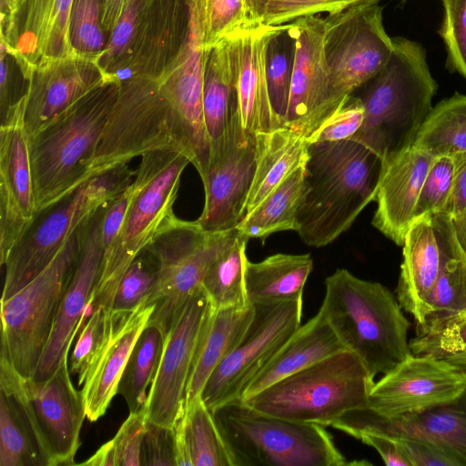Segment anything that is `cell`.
Listing matches in <instances>:
<instances>
[{
    "label": "cell",
    "instance_id": "1",
    "mask_svg": "<svg viewBox=\"0 0 466 466\" xmlns=\"http://www.w3.org/2000/svg\"><path fill=\"white\" fill-rule=\"evenodd\" d=\"M384 162L363 144L344 139L309 146L297 231L315 248L333 242L375 201Z\"/></svg>",
    "mask_w": 466,
    "mask_h": 466
},
{
    "label": "cell",
    "instance_id": "2",
    "mask_svg": "<svg viewBox=\"0 0 466 466\" xmlns=\"http://www.w3.org/2000/svg\"><path fill=\"white\" fill-rule=\"evenodd\" d=\"M392 42L386 66L360 86L364 120L349 138L374 151L384 165L413 147L438 88L423 46L401 36Z\"/></svg>",
    "mask_w": 466,
    "mask_h": 466
},
{
    "label": "cell",
    "instance_id": "3",
    "mask_svg": "<svg viewBox=\"0 0 466 466\" xmlns=\"http://www.w3.org/2000/svg\"><path fill=\"white\" fill-rule=\"evenodd\" d=\"M325 289L319 309L344 348L359 357L373 378L390 372L410 354V324L388 288L338 268L326 278Z\"/></svg>",
    "mask_w": 466,
    "mask_h": 466
},
{
    "label": "cell",
    "instance_id": "4",
    "mask_svg": "<svg viewBox=\"0 0 466 466\" xmlns=\"http://www.w3.org/2000/svg\"><path fill=\"white\" fill-rule=\"evenodd\" d=\"M119 86L105 83L29 136L37 212L91 178L89 167Z\"/></svg>",
    "mask_w": 466,
    "mask_h": 466
},
{
    "label": "cell",
    "instance_id": "5",
    "mask_svg": "<svg viewBox=\"0 0 466 466\" xmlns=\"http://www.w3.org/2000/svg\"><path fill=\"white\" fill-rule=\"evenodd\" d=\"M190 160L174 150L141 156L133 179L134 195L117 239L102 257L100 272L88 308L110 310L117 286L133 260L177 217L173 211L180 177Z\"/></svg>",
    "mask_w": 466,
    "mask_h": 466
},
{
    "label": "cell",
    "instance_id": "6",
    "mask_svg": "<svg viewBox=\"0 0 466 466\" xmlns=\"http://www.w3.org/2000/svg\"><path fill=\"white\" fill-rule=\"evenodd\" d=\"M374 382L359 357L343 350L242 401L270 416L327 427L349 410L368 407Z\"/></svg>",
    "mask_w": 466,
    "mask_h": 466
},
{
    "label": "cell",
    "instance_id": "7",
    "mask_svg": "<svg viewBox=\"0 0 466 466\" xmlns=\"http://www.w3.org/2000/svg\"><path fill=\"white\" fill-rule=\"evenodd\" d=\"M235 466H342L348 462L323 426L270 416L242 400L212 410Z\"/></svg>",
    "mask_w": 466,
    "mask_h": 466
},
{
    "label": "cell",
    "instance_id": "8",
    "mask_svg": "<svg viewBox=\"0 0 466 466\" xmlns=\"http://www.w3.org/2000/svg\"><path fill=\"white\" fill-rule=\"evenodd\" d=\"M135 175L127 165L116 167L92 177L56 203L38 211L4 263L1 301L38 276L81 225L130 185Z\"/></svg>",
    "mask_w": 466,
    "mask_h": 466
},
{
    "label": "cell",
    "instance_id": "9",
    "mask_svg": "<svg viewBox=\"0 0 466 466\" xmlns=\"http://www.w3.org/2000/svg\"><path fill=\"white\" fill-rule=\"evenodd\" d=\"M157 150H174L187 157L177 120L157 77L121 82L89 167V177Z\"/></svg>",
    "mask_w": 466,
    "mask_h": 466
},
{
    "label": "cell",
    "instance_id": "10",
    "mask_svg": "<svg viewBox=\"0 0 466 466\" xmlns=\"http://www.w3.org/2000/svg\"><path fill=\"white\" fill-rule=\"evenodd\" d=\"M78 253L77 230L38 276L1 301V357L24 377L35 374Z\"/></svg>",
    "mask_w": 466,
    "mask_h": 466
},
{
    "label": "cell",
    "instance_id": "11",
    "mask_svg": "<svg viewBox=\"0 0 466 466\" xmlns=\"http://www.w3.org/2000/svg\"><path fill=\"white\" fill-rule=\"evenodd\" d=\"M237 234V228L208 232L197 221L177 218L154 238L146 249L157 258L159 273L147 299L155 304L147 324L157 327L165 338L211 263Z\"/></svg>",
    "mask_w": 466,
    "mask_h": 466
},
{
    "label": "cell",
    "instance_id": "12",
    "mask_svg": "<svg viewBox=\"0 0 466 466\" xmlns=\"http://www.w3.org/2000/svg\"><path fill=\"white\" fill-rule=\"evenodd\" d=\"M329 91L319 125L388 63L393 42L379 3L351 6L324 18ZM318 125V126H319Z\"/></svg>",
    "mask_w": 466,
    "mask_h": 466
},
{
    "label": "cell",
    "instance_id": "13",
    "mask_svg": "<svg viewBox=\"0 0 466 466\" xmlns=\"http://www.w3.org/2000/svg\"><path fill=\"white\" fill-rule=\"evenodd\" d=\"M69 370L66 358L49 377L36 380L20 375L6 359H0V386L25 408L46 466L75 464L80 446L86 409Z\"/></svg>",
    "mask_w": 466,
    "mask_h": 466
},
{
    "label": "cell",
    "instance_id": "14",
    "mask_svg": "<svg viewBox=\"0 0 466 466\" xmlns=\"http://www.w3.org/2000/svg\"><path fill=\"white\" fill-rule=\"evenodd\" d=\"M302 305V299L253 305L255 313L243 338L201 391L211 411L241 399L249 382L301 326Z\"/></svg>",
    "mask_w": 466,
    "mask_h": 466
},
{
    "label": "cell",
    "instance_id": "15",
    "mask_svg": "<svg viewBox=\"0 0 466 466\" xmlns=\"http://www.w3.org/2000/svg\"><path fill=\"white\" fill-rule=\"evenodd\" d=\"M187 25L183 41L157 77L180 127L187 157L201 178L210 149L203 112V86L208 51L203 40L202 0H187Z\"/></svg>",
    "mask_w": 466,
    "mask_h": 466
},
{
    "label": "cell",
    "instance_id": "16",
    "mask_svg": "<svg viewBox=\"0 0 466 466\" xmlns=\"http://www.w3.org/2000/svg\"><path fill=\"white\" fill-rule=\"evenodd\" d=\"M210 309L200 285L166 334L145 405L148 422L174 428L182 415L194 354Z\"/></svg>",
    "mask_w": 466,
    "mask_h": 466
},
{
    "label": "cell",
    "instance_id": "17",
    "mask_svg": "<svg viewBox=\"0 0 466 466\" xmlns=\"http://www.w3.org/2000/svg\"><path fill=\"white\" fill-rule=\"evenodd\" d=\"M466 391V375L448 363L410 353L374 382L368 408L395 419L449 403Z\"/></svg>",
    "mask_w": 466,
    "mask_h": 466
},
{
    "label": "cell",
    "instance_id": "18",
    "mask_svg": "<svg viewBox=\"0 0 466 466\" xmlns=\"http://www.w3.org/2000/svg\"><path fill=\"white\" fill-rule=\"evenodd\" d=\"M402 247L397 299L416 324H421L429 297L444 267L450 260L466 254L456 238L452 218L444 212L413 220Z\"/></svg>",
    "mask_w": 466,
    "mask_h": 466
},
{
    "label": "cell",
    "instance_id": "19",
    "mask_svg": "<svg viewBox=\"0 0 466 466\" xmlns=\"http://www.w3.org/2000/svg\"><path fill=\"white\" fill-rule=\"evenodd\" d=\"M256 160V135L241 126L237 103L233 99L226 150L217 161L209 164L201 179L205 205L196 221L203 230L222 232L237 228L245 217Z\"/></svg>",
    "mask_w": 466,
    "mask_h": 466
},
{
    "label": "cell",
    "instance_id": "20",
    "mask_svg": "<svg viewBox=\"0 0 466 466\" xmlns=\"http://www.w3.org/2000/svg\"><path fill=\"white\" fill-rule=\"evenodd\" d=\"M25 96L11 109L0 127V260L28 229L36 215L29 152L25 125Z\"/></svg>",
    "mask_w": 466,
    "mask_h": 466
},
{
    "label": "cell",
    "instance_id": "21",
    "mask_svg": "<svg viewBox=\"0 0 466 466\" xmlns=\"http://www.w3.org/2000/svg\"><path fill=\"white\" fill-rule=\"evenodd\" d=\"M73 0H17L2 25L1 41L28 81L38 67L75 56L70 38Z\"/></svg>",
    "mask_w": 466,
    "mask_h": 466
},
{
    "label": "cell",
    "instance_id": "22",
    "mask_svg": "<svg viewBox=\"0 0 466 466\" xmlns=\"http://www.w3.org/2000/svg\"><path fill=\"white\" fill-rule=\"evenodd\" d=\"M277 27L249 20L225 37L240 123L255 135L281 127L270 104L266 76L267 46Z\"/></svg>",
    "mask_w": 466,
    "mask_h": 466
},
{
    "label": "cell",
    "instance_id": "23",
    "mask_svg": "<svg viewBox=\"0 0 466 466\" xmlns=\"http://www.w3.org/2000/svg\"><path fill=\"white\" fill-rule=\"evenodd\" d=\"M107 204L98 208L78 228L79 253L76 268L34 379H46L67 358L72 340L90 305L100 272L101 223Z\"/></svg>",
    "mask_w": 466,
    "mask_h": 466
},
{
    "label": "cell",
    "instance_id": "24",
    "mask_svg": "<svg viewBox=\"0 0 466 466\" xmlns=\"http://www.w3.org/2000/svg\"><path fill=\"white\" fill-rule=\"evenodd\" d=\"M289 32L294 39L295 56L284 126L306 138L320 121L329 91L324 18L299 17L289 23Z\"/></svg>",
    "mask_w": 466,
    "mask_h": 466
},
{
    "label": "cell",
    "instance_id": "25",
    "mask_svg": "<svg viewBox=\"0 0 466 466\" xmlns=\"http://www.w3.org/2000/svg\"><path fill=\"white\" fill-rule=\"evenodd\" d=\"M332 427L354 438L364 431L424 438L441 447L460 466L466 465V391L449 403L395 419L380 417L368 407L351 410Z\"/></svg>",
    "mask_w": 466,
    "mask_h": 466
},
{
    "label": "cell",
    "instance_id": "26",
    "mask_svg": "<svg viewBox=\"0 0 466 466\" xmlns=\"http://www.w3.org/2000/svg\"><path fill=\"white\" fill-rule=\"evenodd\" d=\"M25 125L31 136L105 83L95 60L77 55L36 68L27 81Z\"/></svg>",
    "mask_w": 466,
    "mask_h": 466
},
{
    "label": "cell",
    "instance_id": "27",
    "mask_svg": "<svg viewBox=\"0 0 466 466\" xmlns=\"http://www.w3.org/2000/svg\"><path fill=\"white\" fill-rule=\"evenodd\" d=\"M154 309L155 304H147L146 300L129 313L117 314L109 310L106 341L81 390L86 416L90 421H96L105 414L117 393L130 353Z\"/></svg>",
    "mask_w": 466,
    "mask_h": 466
},
{
    "label": "cell",
    "instance_id": "28",
    "mask_svg": "<svg viewBox=\"0 0 466 466\" xmlns=\"http://www.w3.org/2000/svg\"><path fill=\"white\" fill-rule=\"evenodd\" d=\"M434 157L411 147L388 165L380 183L372 225L402 246L414 219L420 192Z\"/></svg>",
    "mask_w": 466,
    "mask_h": 466
},
{
    "label": "cell",
    "instance_id": "29",
    "mask_svg": "<svg viewBox=\"0 0 466 466\" xmlns=\"http://www.w3.org/2000/svg\"><path fill=\"white\" fill-rule=\"evenodd\" d=\"M346 350L321 309L301 325L245 389L243 400L274 382Z\"/></svg>",
    "mask_w": 466,
    "mask_h": 466
},
{
    "label": "cell",
    "instance_id": "30",
    "mask_svg": "<svg viewBox=\"0 0 466 466\" xmlns=\"http://www.w3.org/2000/svg\"><path fill=\"white\" fill-rule=\"evenodd\" d=\"M254 313L253 305L241 309H210L194 354L184 408L200 396L214 370L239 343Z\"/></svg>",
    "mask_w": 466,
    "mask_h": 466
},
{
    "label": "cell",
    "instance_id": "31",
    "mask_svg": "<svg viewBox=\"0 0 466 466\" xmlns=\"http://www.w3.org/2000/svg\"><path fill=\"white\" fill-rule=\"evenodd\" d=\"M256 168L248 196L245 216L253 211L289 176L305 166L309 146L305 137L288 127L256 134Z\"/></svg>",
    "mask_w": 466,
    "mask_h": 466
},
{
    "label": "cell",
    "instance_id": "32",
    "mask_svg": "<svg viewBox=\"0 0 466 466\" xmlns=\"http://www.w3.org/2000/svg\"><path fill=\"white\" fill-rule=\"evenodd\" d=\"M312 268L309 254L278 253L259 262L248 260L245 288L248 304L301 299Z\"/></svg>",
    "mask_w": 466,
    "mask_h": 466
},
{
    "label": "cell",
    "instance_id": "33",
    "mask_svg": "<svg viewBox=\"0 0 466 466\" xmlns=\"http://www.w3.org/2000/svg\"><path fill=\"white\" fill-rule=\"evenodd\" d=\"M177 466H235L212 411L198 397L174 426Z\"/></svg>",
    "mask_w": 466,
    "mask_h": 466
},
{
    "label": "cell",
    "instance_id": "34",
    "mask_svg": "<svg viewBox=\"0 0 466 466\" xmlns=\"http://www.w3.org/2000/svg\"><path fill=\"white\" fill-rule=\"evenodd\" d=\"M232 105L228 49L224 38L208 51L205 67L203 112L210 149L209 164L217 161L226 150Z\"/></svg>",
    "mask_w": 466,
    "mask_h": 466
},
{
    "label": "cell",
    "instance_id": "35",
    "mask_svg": "<svg viewBox=\"0 0 466 466\" xmlns=\"http://www.w3.org/2000/svg\"><path fill=\"white\" fill-rule=\"evenodd\" d=\"M157 0H126L97 65L107 82H121L147 35Z\"/></svg>",
    "mask_w": 466,
    "mask_h": 466
},
{
    "label": "cell",
    "instance_id": "36",
    "mask_svg": "<svg viewBox=\"0 0 466 466\" xmlns=\"http://www.w3.org/2000/svg\"><path fill=\"white\" fill-rule=\"evenodd\" d=\"M305 166L289 176L253 211L238 225L244 237L258 238L262 242L272 233L297 231V212L300 203Z\"/></svg>",
    "mask_w": 466,
    "mask_h": 466
},
{
    "label": "cell",
    "instance_id": "37",
    "mask_svg": "<svg viewBox=\"0 0 466 466\" xmlns=\"http://www.w3.org/2000/svg\"><path fill=\"white\" fill-rule=\"evenodd\" d=\"M248 238L238 231L207 270L201 282L213 310L241 309L248 306L245 288V268L248 260Z\"/></svg>",
    "mask_w": 466,
    "mask_h": 466
},
{
    "label": "cell",
    "instance_id": "38",
    "mask_svg": "<svg viewBox=\"0 0 466 466\" xmlns=\"http://www.w3.org/2000/svg\"><path fill=\"white\" fill-rule=\"evenodd\" d=\"M0 466H46L25 408L3 386H0Z\"/></svg>",
    "mask_w": 466,
    "mask_h": 466
},
{
    "label": "cell",
    "instance_id": "39",
    "mask_svg": "<svg viewBox=\"0 0 466 466\" xmlns=\"http://www.w3.org/2000/svg\"><path fill=\"white\" fill-rule=\"evenodd\" d=\"M413 147L434 157L466 152V95L455 94L432 107Z\"/></svg>",
    "mask_w": 466,
    "mask_h": 466
},
{
    "label": "cell",
    "instance_id": "40",
    "mask_svg": "<svg viewBox=\"0 0 466 466\" xmlns=\"http://www.w3.org/2000/svg\"><path fill=\"white\" fill-rule=\"evenodd\" d=\"M410 353L440 360L466 375V312L416 324Z\"/></svg>",
    "mask_w": 466,
    "mask_h": 466
},
{
    "label": "cell",
    "instance_id": "41",
    "mask_svg": "<svg viewBox=\"0 0 466 466\" xmlns=\"http://www.w3.org/2000/svg\"><path fill=\"white\" fill-rule=\"evenodd\" d=\"M163 345L162 331L147 324L130 353L117 389V394L126 400L129 412L145 407L146 390L157 371Z\"/></svg>",
    "mask_w": 466,
    "mask_h": 466
},
{
    "label": "cell",
    "instance_id": "42",
    "mask_svg": "<svg viewBox=\"0 0 466 466\" xmlns=\"http://www.w3.org/2000/svg\"><path fill=\"white\" fill-rule=\"evenodd\" d=\"M295 43L289 24L278 25L266 52V76L270 104L281 127L288 111L294 66Z\"/></svg>",
    "mask_w": 466,
    "mask_h": 466
},
{
    "label": "cell",
    "instance_id": "43",
    "mask_svg": "<svg viewBox=\"0 0 466 466\" xmlns=\"http://www.w3.org/2000/svg\"><path fill=\"white\" fill-rule=\"evenodd\" d=\"M147 424L146 407L136 412H129V416L115 437L80 464L90 466L141 465L142 445L147 432Z\"/></svg>",
    "mask_w": 466,
    "mask_h": 466
},
{
    "label": "cell",
    "instance_id": "44",
    "mask_svg": "<svg viewBox=\"0 0 466 466\" xmlns=\"http://www.w3.org/2000/svg\"><path fill=\"white\" fill-rule=\"evenodd\" d=\"M159 264L147 249L130 264L116 290L110 311L126 314L136 309L149 297L157 280Z\"/></svg>",
    "mask_w": 466,
    "mask_h": 466
},
{
    "label": "cell",
    "instance_id": "45",
    "mask_svg": "<svg viewBox=\"0 0 466 466\" xmlns=\"http://www.w3.org/2000/svg\"><path fill=\"white\" fill-rule=\"evenodd\" d=\"M462 312H466V256L444 267L429 297L424 322Z\"/></svg>",
    "mask_w": 466,
    "mask_h": 466
},
{
    "label": "cell",
    "instance_id": "46",
    "mask_svg": "<svg viewBox=\"0 0 466 466\" xmlns=\"http://www.w3.org/2000/svg\"><path fill=\"white\" fill-rule=\"evenodd\" d=\"M104 33L101 0H73L70 38L75 54L97 63L106 45Z\"/></svg>",
    "mask_w": 466,
    "mask_h": 466
},
{
    "label": "cell",
    "instance_id": "47",
    "mask_svg": "<svg viewBox=\"0 0 466 466\" xmlns=\"http://www.w3.org/2000/svg\"><path fill=\"white\" fill-rule=\"evenodd\" d=\"M203 40L209 51L250 20L248 0H202Z\"/></svg>",
    "mask_w": 466,
    "mask_h": 466
},
{
    "label": "cell",
    "instance_id": "48",
    "mask_svg": "<svg viewBox=\"0 0 466 466\" xmlns=\"http://www.w3.org/2000/svg\"><path fill=\"white\" fill-rule=\"evenodd\" d=\"M109 311L97 308L91 311L82 329L70 358V372L77 376L78 386H83L87 373L101 350L108 331Z\"/></svg>",
    "mask_w": 466,
    "mask_h": 466
},
{
    "label": "cell",
    "instance_id": "49",
    "mask_svg": "<svg viewBox=\"0 0 466 466\" xmlns=\"http://www.w3.org/2000/svg\"><path fill=\"white\" fill-rule=\"evenodd\" d=\"M453 178V157H435L422 184L413 220L425 215L444 212L451 193Z\"/></svg>",
    "mask_w": 466,
    "mask_h": 466
},
{
    "label": "cell",
    "instance_id": "50",
    "mask_svg": "<svg viewBox=\"0 0 466 466\" xmlns=\"http://www.w3.org/2000/svg\"><path fill=\"white\" fill-rule=\"evenodd\" d=\"M444 9L439 30L447 50L446 66L466 79V0H441Z\"/></svg>",
    "mask_w": 466,
    "mask_h": 466
},
{
    "label": "cell",
    "instance_id": "51",
    "mask_svg": "<svg viewBox=\"0 0 466 466\" xmlns=\"http://www.w3.org/2000/svg\"><path fill=\"white\" fill-rule=\"evenodd\" d=\"M380 0H268L262 23L281 25L308 15L326 12L334 14L351 6Z\"/></svg>",
    "mask_w": 466,
    "mask_h": 466
},
{
    "label": "cell",
    "instance_id": "52",
    "mask_svg": "<svg viewBox=\"0 0 466 466\" xmlns=\"http://www.w3.org/2000/svg\"><path fill=\"white\" fill-rule=\"evenodd\" d=\"M365 115L359 96L350 95L307 137L308 143L334 142L349 139L360 128Z\"/></svg>",
    "mask_w": 466,
    "mask_h": 466
},
{
    "label": "cell",
    "instance_id": "53",
    "mask_svg": "<svg viewBox=\"0 0 466 466\" xmlns=\"http://www.w3.org/2000/svg\"><path fill=\"white\" fill-rule=\"evenodd\" d=\"M141 465L177 466L174 428L147 421L142 445Z\"/></svg>",
    "mask_w": 466,
    "mask_h": 466
},
{
    "label": "cell",
    "instance_id": "54",
    "mask_svg": "<svg viewBox=\"0 0 466 466\" xmlns=\"http://www.w3.org/2000/svg\"><path fill=\"white\" fill-rule=\"evenodd\" d=\"M398 441L411 466H460L446 451L431 441L411 435H391Z\"/></svg>",
    "mask_w": 466,
    "mask_h": 466
},
{
    "label": "cell",
    "instance_id": "55",
    "mask_svg": "<svg viewBox=\"0 0 466 466\" xmlns=\"http://www.w3.org/2000/svg\"><path fill=\"white\" fill-rule=\"evenodd\" d=\"M356 439L374 448L388 466H411L396 439L380 431H364Z\"/></svg>",
    "mask_w": 466,
    "mask_h": 466
},
{
    "label": "cell",
    "instance_id": "56",
    "mask_svg": "<svg viewBox=\"0 0 466 466\" xmlns=\"http://www.w3.org/2000/svg\"><path fill=\"white\" fill-rule=\"evenodd\" d=\"M454 159V178L451 193L444 209L451 218L460 216L466 209V152L452 155Z\"/></svg>",
    "mask_w": 466,
    "mask_h": 466
},
{
    "label": "cell",
    "instance_id": "57",
    "mask_svg": "<svg viewBox=\"0 0 466 466\" xmlns=\"http://www.w3.org/2000/svg\"><path fill=\"white\" fill-rule=\"evenodd\" d=\"M126 0H101V19L103 30L108 35L115 28Z\"/></svg>",
    "mask_w": 466,
    "mask_h": 466
},
{
    "label": "cell",
    "instance_id": "58",
    "mask_svg": "<svg viewBox=\"0 0 466 466\" xmlns=\"http://www.w3.org/2000/svg\"><path fill=\"white\" fill-rule=\"evenodd\" d=\"M456 238L466 254V209L457 218H452Z\"/></svg>",
    "mask_w": 466,
    "mask_h": 466
},
{
    "label": "cell",
    "instance_id": "59",
    "mask_svg": "<svg viewBox=\"0 0 466 466\" xmlns=\"http://www.w3.org/2000/svg\"><path fill=\"white\" fill-rule=\"evenodd\" d=\"M268 1V0H248L250 20L262 22Z\"/></svg>",
    "mask_w": 466,
    "mask_h": 466
},
{
    "label": "cell",
    "instance_id": "60",
    "mask_svg": "<svg viewBox=\"0 0 466 466\" xmlns=\"http://www.w3.org/2000/svg\"><path fill=\"white\" fill-rule=\"evenodd\" d=\"M402 1H405V0H402Z\"/></svg>",
    "mask_w": 466,
    "mask_h": 466
}]
</instances>
